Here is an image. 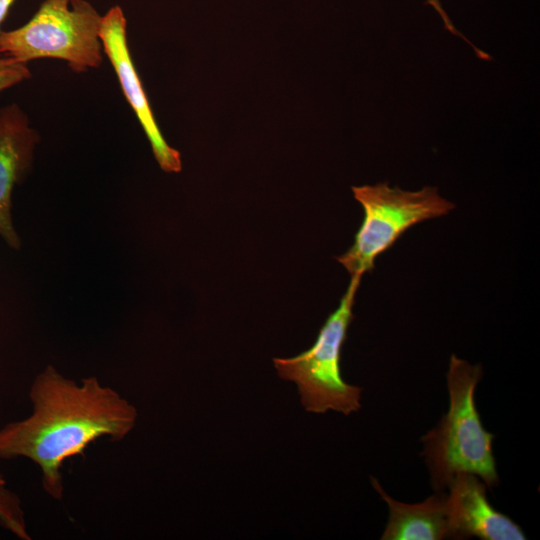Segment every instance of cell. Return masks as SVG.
<instances>
[{"label": "cell", "mask_w": 540, "mask_h": 540, "mask_svg": "<svg viewBox=\"0 0 540 540\" xmlns=\"http://www.w3.org/2000/svg\"><path fill=\"white\" fill-rule=\"evenodd\" d=\"M0 525L22 540H30L19 496L7 487L0 471Z\"/></svg>", "instance_id": "obj_10"}, {"label": "cell", "mask_w": 540, "mask_h": 540, "mask_svg": "<svg viewBox=\"0 0 540 540\" xmlns=\"http://www.w3.org/2000/svg\"><path fill=\"white\" fill-rule=\"evenodd\" d=\"M126 18L115 5L102 15L99 36L122 92L142 126L160 168L165 172L182 169L179 151L168 145L154 118L149 100L134 66L127 42Z\"/></svg>", "instance_id": "obj_6"}, {"label": "cell", "mask_w": 540, "mask_h": 540, "mask_svg": "<svg viewBox=\"0 0 540 540\" xmlns=\"http://www.w3.org/2000/svg\"><path fill=\"white\" fill-rule=\"evenodd\" d=\"M39 140L20 106L0 107V236L14 249L21 241L11 216L12 191L27 176Z\"/></svg>", "instance_id": "obj_7"}, {"label": "cell", "mask_w": 540, "mask_h": 540, "mask_svg": "<svg viewBox=\"0 0 540 540\" xmlns=\"http://www.w3.org/2000/svg\"><path fill=\"white\" fill-rule=\"evenodd\" d=\"M446 378L448 411L422 437L431 485L435 492H441L458 473H471L487 487H495L499 477L492 451L493 435L484 429L475 404L482 368L453 354Z\"/></svg>", "instance_id": "obj_2"}, {"label": "cell", "mask_w": 540, "mask_h": 540, "mask_svg": "<svg viewBox=\"0 0 540 540\" xmlns=\"http://www.w3.org/2000/svg\"><path fill=\"white\" fill-rule=\"evenodd\" d=\"M14 1L15 0H0V28H1L2 22L5 20L6 15L9 12V9L12 6Z\"/></svg>", "instance_id": "obj_13"}, {"label": "cell", "mask_w": 540, "mask_h": 540, "mask_svg": "<svg viewBox=\"0 0 540 540\" xmlns=\"http://www.w3.org/2000/svg\"><path fill=\"white\" fill-rule=\"evenodd\" d=\"M372 485L389 508L382 540L451 538L447 493L435 492L420 503L407 504L389 496L374 478Z\"/></svg>", "instance_id": "obj_9"}, {"label": "cell", "mask_w": 540, "mask_h": 540, "mask_svg": "<svg viewBox=\"0 0 540 540\" xmlns=\"http://www.w3.org/2000/svg\"><path fill=\"white\" fill-rule=\"evenodd\" d=\"M352 192L363 208L364 217L352 246L336 257L351 276L372 271L376 258L410 227L444 216L455 208L435 187L404 191L382 182L353 186Z\"/></svg>", "instance_id": "obj_5"}, {"label": "cell", "mask_w": 540, "mask_h": 540, "mask_svg": "<svg viewBox=\"0 0 540 540\" xmlns=\"http://www.w3.org/2000/svg\"><path fill=\"white\" fill-rule=\"evenodd\" d=\"M362 276H351L338 308L326 319L308 350L291 358L273 359L279 377L297 385L301 404L308 412L333 410L350 415L361 408L362 388L344 381L340 361Z\"/></svg>", "instance_id": "obj_4"}, {"label": "cell", "mask_w": 540, "mask_h": 540, "mask_svg": "<svg viewBox=\"0 0 540 540\" xmlns=\"http://www.w3.org/2000/svg\"><path fill=\"white\" fill-rule=\"evenodd\" d=\"M101 19L86 0H44L26 24L0 31V53L24 63L62 60L77 73L98 68L104 55Z\"/></svg>", "instance_id": "obj_3"}, {"label": "cell", "mask_w": 540, "mask_h": 540, "mask_svg": "<svg viewBox=\"0 0 540 540\" xmlns=\"http://www.w3.org/2000/svg\"><path fill=\"white\" fill-rule=\"evenodd\" d=\"M426 3L432 6L435 9V11L439 14V16L441 17L443 21L445 29L448 30L450 33H452L454 36L460 37L465 42H467V44L473 48L478 58L485 61H490L492 59V57L488 53L477 48L473 43H471V41H469L461 32L457 30V28L452 23L450 17L448 16L446 11L442 7L440 0H426Z\"/></svg>", "instance_id": "obj_12"}, {"label": "cell", "mask_w": 540, "mask_h": 540, "mask_svg": "<svg viewBox=\"0 0 540 540\" xmlns=\"http://www.w3.org/2000/svg\"><path fill=\"white\" fill-rule=\"evenodd\" d=\"M451 538L524 540L522 529L487 499V485L471 473H458L447 486Z\"/></svg>", "instance_id": "obj_8"}, {"label": "cell", "mask_w": 540, "mask_h": 540, "mask_svg": "<svg viewBox=\"0 0 540 540\" xmlns=\"http://www.w3.org/2000/svg\"><path fill=\"white\" fill-rule=\"evenodd\" d=\"M32 414L0 429V459L28 458L42 473L46 493L63 496L61 466L95 439H124L134 428L136 408L94 376L75 381L48 366L34 379Z\"/></svg>", "instance_id": "obj_1"}, {"label": "cell", "mask_w": 540, "mask_h": 540, "mask_svg": "<svg viewBox=\"0 0 540 540\" xmlns=\"http://www.w3.org/2000/svg\"><path fill=\"white\" fill-rule=\"evenodd\" d=\"M31 77L27 63L0 57V93Z\"/></svg>", "instance_id": "obj_11"}]
</instances>
